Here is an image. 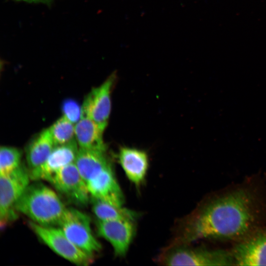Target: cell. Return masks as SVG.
I'll return each mask as SVG.
<instances>
[{
  "label": "cell",
  "instance_id": "cell-1",
  "mask_svg": "<svg viewBox=\"0 0 266 266\" xmlns=\"http://www.w3.org/2000/svg\"><path fill=\"white\" fill-rule=\"evenodd\" d=\"M255 192L238 188L202 203L182 223L172 245L202 239L240 240L257 229L262 217Z\"/></svg>",
  "mask_w": 266,
  "mask_h": 266
},
{
  "label": "cell",
  "instance_id": "cell-2",
  "mask_svg": "<svg viewBox=\"0 0 266 266\" xmlns=\"http://www.w3.org/2000/svg\"><path fill=\"white\" fill-rule=\"evenodd\" d=\"M14 209L37 224L58 226L67 208L53 190L39 181H34L26 188Z\"/></svg>",
  "mask_w": 266,
  "mask_h": 266
},
{
  "label": "cell",
  "instance_id": "cell-3",
  "mask_svg": "<svg viewBox=\"0 0 266 266\" xmlns=\"http://www.w3.org/2000/svg\"><path fill=\"white\" fill-rule=\"evenodd\" d=\"M159 262L167 266L234 265L231 252L192 247L188 244L170 245L160 255Z\"/></svg>",
  "mask_w": 266,
  "mask_h": 266
},
{
  "label": "cell",
  "instance_id": "cell-4",
  "mask_svg": "<svg viewBox=\"0 0 266 266\" xmlns=\"http://www.w3.org/2000/svg\"><path fill=\"white\" fill-rule=\"evenodd\" d=\"M30 170L23 165L10 174L0 176V227L4 229L17 218L15 205L30 183Z\"/></svg>",
  "mask_w": 266,
  "mask_h": 266
},
{
  "label": "cell",
  "instance_id": "cell-5",
  "mask_svg": "<svg viewBox=\"0 0 266 266\" xmlns=\"http://www.w3.org/2000/svg\"><path fill=\"white\" fill-rule=\"evenodd\" d=\"M37 237L57 254L79 266H86L93 262L90 256L76 247L58 226H45L29 222Z\"/></svg>",
  "mask_w": 266,
  "mask_h": 266
},
{
  "label": "cell",
  "instance_id": "cell-6",
  "mask_svg": "<svg viewBox=\"0 0 266 266\" xmlns=\"http://www.w3.org/2000/svg\"><path fill=\"white\" fill-rule=\"evenodd\" d=\"M59 227L78 248L93 256L101 249L91 228V218L86 213L73 208H67Z\"/></svg>",
  "mask_w": 266,
  "mask_h": 266
},
{
  "label": "cell",
  "instance_id": "cell-7",
  "mask_svg": "<svg viewBox=\"0 0 266 266\" xmlns=\"http://www.w3.org/2000/svg\"><path fill=\"white\" fill-rule=\"evenodd\" d=\"M49 182L68 202L79 207L86 206L90 203L87 184L74 162L59 170Z\"/></svg>",
  "mask_w": 266,
  "mask_h": 266
},
{
  "label": "cell",
  "instance_id": "cell-8",
  "mask_svg": "<svg viewBox=\"0 0 266 266\" xmlns=\"http://www.w3.org/2000/svg\"><path fill=\"white\" fill-rule=\"evenodd\" d=\"M115 78L113 73L100 85L92 89L81 106L82 116L92 119L104 130L110 114L111 93Z\"/></svg>",
  "mask_w": 266,
  "mask_h": 266
},
{
  "label": "cell",
  "instance_id": "cell-9",
  "mask_svg": "<svg viewBox=\"0 0 266 266\" xmlns=\"http://www.w3.org/2000/svg\"><path fill=\"white\" fill-rule=\"evenodd\" d=\"M240 240L231 252L234 265L266 266V230L257 229Z\"/></svg>",
  "mask_w": 266,
  "mask_h": 266
},
{
  "label": "cell",
  "instance_id": "cell-10",
  "mask_svg": "<svg viewBox=\"0 0 266 266\" xmlns=\"http://www.w3.org/2000/svg\"><path fill=\"white\" fill-rule=\"evenodd\" d=\"M134 221L131 220H97L98 235L109 242L115 255L125 256L135 233Z\"/></svg>",
  "mask_w": 266,
  "mask_h": 266
},
{
  "label": "cell",
  "instance_id": "cell-11",
  "mask_svg": "<svg viewBox=\"0 0 266 266\" xmlns=\"http://www.w3.org/2000/svg\"><path fill=\"white\" fill-rule=\"evenodd\" d=\"M78 150L75 139L66 144L56 146L41 165L30 170L31 180L49 182L59 170L74 162Z\"/></svg>",
  "mask_w": 266,
  "mask_h": 266
},
{
  "label": "cell",
  "instance_id": "cell-12",
  "mask_svg": "<svg viewBox=\"0 0 266 266\" xmlns=\"http://www.w3.org/2000/svg\"><path fill=\"white\" fill-rule=\"evenodd\" d=\"M87 186L91 197L117 206H123L125 198L115 177L112 165L88 181Z\"/></svg>",
  "mask_w": 266,
  "mask_h": 266
},
{
  "label": "cell",
  "instance_id": "cell-13",
  "mask_svg": "<svg viewBox=\"0 0 266 266\" xmlns=\"http://www.w3.org/2000/svg\"><path fill=\"white\" fill-rule=\"evenodd\" d=\"M117 158L128 179L136 187L141 185L149 166L147 153L136 148L122 147L119 149Z\"/></svg>",
  "mask_w": 266,
  "mask_h": 266
},
{
  "label": "cell",
  "instance_id": "cell-14",
  "mask_svg": "<svg viewBox=\"0 0 266 266\" xmlns=\"http://www.w3.org/2000/svg\"><path fill=\"white\" fill-rule=\"evenodd\" d=\"M74 163L86 183L112 165L106 154V150H92L79 147Z\"/></svg>",
  "mask_w": 266,
  "mask_h": 266
},
{
  "label": "cell",
  "instance_id": "cell-15",
  "mask_svg": "<svg viewBox=\"0 0 266 266\" xmlns=\"http://www.w3.org/2000/svg\"><path fill=\"white\" fill-rule=\"evenodd\" d=\"M104 130L92 119L82 116L75 124V138L79 148L106 150L103 140Z\"/></svg>",
  "mask_w": 266,
  "mask_h": 266
},
{
  "label": "cell",
  "instance_id": "cell-16",
  "mask_svg": "<svg viewBox=\"0 0 266 266\" xmlns=\"http://www.w3.org/2000/svg\"><path fill=\"white\" fill-rule=\"evenodd\" d=\"M55 147L49 129L41 132L32 140L26 150V158L29 170L41 165Z\"/></svg>",
  "mask_w": 266,
  "mask_h": 266
},
{
  "label": "cell",
  "instance_id": "cell-17",
  "mask_svg": "<svg viewBox=\"0 0 266 266\" xmlns=\"http://www.w3.org/2000/svg\"><path fill=\"white\" fill-rule=\"evenodd\" d=\"M90 203L92 211L98 220L134 221L138 216V214L133 210L113 205L98 199L91 197Z\"/></svg>",
  "mask_w": 266,
  "mask_h": 266
},
{
  "label": "cell",
  "instance_id": "cell-18",
  "mask_svg": "<svg viewBox=\"0 0 266 266\" xmlns=\"http://www.w3.org/2000/svg\"><path fill=\"white\" fill-rule=\"evenodd\" d=\"M56 146L63 145L75 139V124L64 116L48 128Z\"/></svg>",
  "mask_w": 266,
  "mask_h": 266
},
{
  "label": "cell",
  "instance_id": "cell-19",
  "mask_svg": "<svg viewBox=\"0 0 266 266\" xmlns=\"http://www.w3.org/2000/svg\"><path fill=\"white\" fill-rule=\"evenodd\" d=\"M21 152L17 148L1 146L0 150V176L7 175L21 165Z\"/></svg>",
  "mask_w": 266,
  "mask_h": 266
},
{
  "label": "cell",
  "instance_id": "cell-20",
  "mask_svg": "<svg viewBox=\"0 0 266 266\" xmlns=\"http://www.w3.org/2000/svg\"><path fill=\"white\" fill-rule=\"evenodd\" d=\"M63 115L75 124L82 117V108L77 102L71 99L65 100L62 105Z\"/></svg>",
  "mask_w": 266,
  "mask_h": 266
},
{
  "label": "cell",
  "instance_id": "cell-21",
  "mask_svg": "<svg viewBox=\"0 0 266 266\" xmlns=\"http://www.w3.org/2000/svg\"><path fill=\"white\" fill-rule=\"evenodd\" d=\"M18 1H24L30 2H42L45 3H49L51 2V0H16Z\"/></svg>",
  "mask_w": 266,
  "mask_h": 266
}]
</instances>
